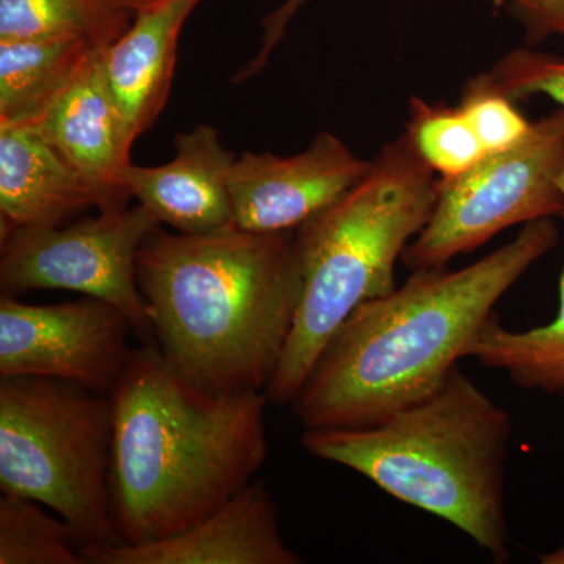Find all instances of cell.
I'll use <instances>...</instances> for the list:
<instances>
[{
  "mask_svg": "<svg viewBox=\"0 0 564 564\" xmlns=\"http://www.w3.org/2000/svg\"><path fill=\"white\" fill-rule=\"evenodd\" d=\"M552 218L466 269L415 270L336 329L291 408L304 429H364L437 391L467 358L494 306L558 243Z\"/></svg>",
  "mask_w": 564,
  "mask_h": 564,
  "instance_id": "1",
  "label": "cell"
},
{
  "mask_svg": "<svg viewBox=\"0 0 564 564\" xmlns=\"http://www.w3.org/2000/svg\"><path fill=\"white\" fill-rule=\"evenodd\" d=\"M111 511L122 544L198 524L258 477L269 456L263 391L209 392L147 340L110 392Z\"/></svg>",
  "mask_w": 564,
  "mask_h": 564,
  "instance_id": "2",
  "label": "cell"
},
{
  "mask_svg": "<svg viewBox=\"0 0 564 564\" xmlns=\"http://www.w3.org/2000/svg\"><path fill=\"white\" fill-rule=\"evenodd\" d=\"M137 281L151 340L182 377L209 392L265 391L302 291L293 232L161 226L141 245Z\"/></svg>",
  "mask_w": 564,
  "mask_h": 564,
  "instance_id": "3",
  "label": "cell"
},
{
  "mask_svg": "<svg viewBox=\"0 0 564 564\" xmlns=\"http://www.w3.org/2000/svg\"><path fill=\"white\" fill-rule=\"evenodd\" d=\"M513 422L473 380L452 370L421 402L364 429H306L303 447L369 478L400 502L466 533L505 563V463Z\"/></svg>",
  "mask_w": 564,
  "mask_h": 564,
  "instance_id": "4",
  "label": "cell"
},
{
  "mask_svg": "<svg viewBox=\"0 0 564 564\" xmlns=\"http://www.w3.org/2000/svg\"><path fill=\"white\" fill-rule=\"evenodd\" d=\"M361 184L293 232L299 306L269 403L291 404L307 373L352 311L391 293L397 261L432 217L440 181L408 137L389 141Z\"/></svg>",
  "mask_w": 564,
  "mask_h": 564,
  "instance_id": "5",
  "label": "cell"
},
{
  "mask_svg": "<svg viewBox=\"0 0 564 564\" xmlns=\"http://www.w3.org/2000/svg\"><path fill=\"white\" fill-rule=\"evenodd\" d=\"M110 395L70 381L0 377V489L69 522L84 544H117Z\"/></svg>",
  "mask_w": 564,
  "mask_h": 564,
  "instance_id": "6",
  "label": "cell"
},
{
  "mask_svg": "<svg viewBox=\"0 0 564 564\" xmlns=\"http://www.w3.org/2000/svg\"><path fill=\"white\" fill-rule=\"evenodd\" d=\"M564 217V110L534 121L524 140L440 181L432 217L403 251L408 269H443L516 225Z\"/></svg>",
  "mask_w": 564,
  "mask_h": 564,
  "instance_id": "7",
  "label": "cell"
},
{
  "mask_svg": "<svg viewBox=\"0 0 564 564\" xmlns=\"http://www.w3.org/2000/svg\"><path fill=\"white\" fill-rule=\"evenodd\" d=\"M161 223L143 206L99 210L61 228H20L2 239L0 292L70 291L117 306L151 340L147 304L137 281V258Z\"/></svg>",
  "mask_w": 564,
  "mask_h": 564,
  "instance_id": "8",
  "label": "cell"
},
{
  "mask_svg": "<svg viewBox=\"0 0 564 564\" xmlns=\"http://www.w3.org/2000/svg\"><path fill=\"white\" fill-rule=\"evenodd\" d=\"M132 332L128 315L91 296L28 304L2 295L0 377L55 378L110 395L131 359Z\"/></svg>",
  "mask_w": 564,
  "mask_h": 564,
  "instance_id": "9",
  "label": "cell"
},
{
  "mask_svg": "<svg viewBox=\"0 0 564 564\" xmlns=\"http://www.w3.org/2000/svg\"><path fill=\"white\" fill-rule=\"evenodd\" d=\"M373 162L358 158L339 137L321 132L289 158L245 151L234 162V225L252 232H295L366 180Z\"/></svg>",
  "mask_w": 564,
  "mask_h": 564,
  "instance_id": "10",
  "label": "cell"
},
{
  "mask_svg": "<svg viewBox=\"0 0 564 564\" xmlns=\"http://www.w3.org/2000/svg\"><path fill=\"white\" fill-rule=\"evenodd\" d=\"M87 564H300L280 529L265 481H251L184 532L144 544H84Z\"/></svg>",
  "mask_w": 564,
  "mask_h": 564,
  "instance_id": "11",
  "label": "cell"
},
{
  "mask_svg": "<svg viewBox=\"0 0 564 564\" xmlns=\"http://www.w3.org/2000/svg\"><path fill=\"white\" fill-rule=\"evenodd\" d=\"M102 51L93 52L61 98L31 126L99 192V210H109L128 207L132 199L126 173L135 141L111 95Z\"/></svg>",
  "mask_w": 564,
  "mask_h": 564,
  "instance_id": "12",
  "label": "cell"
},
{
  "mask_svg": "<svg viewBox=\"0 0 564 564\" xmlns=\"http://www.w3.org/2000/svg\"><path fill=\"white\" fill-rule=\"evenodd\" d=\"M176 155L159 166H129L126 187L131 198L174 232L207 234L234 225L229 181L237 155L226 150L220 133L198 124L174 139Z\"/></svg>",
  "mask_w": 564,
  "mask_h": 564,
  "instance_id": "13",
  "label": "cell"
},
{
  "mask_svg": "<svg viewBox=\"0 0 564 564\" xmlns=\"http://www.w3.org/2000/svg\"><path fill=\"white\" fill-rule=\"evenodd\" d=\"M90 207L101 209L99 192L35 126H0V240L61 226Z\"/></svg>",
  "mask_w": 564,
  "mask_h": 564,
  "instance_id": "14",
  "label": "cell"
},
{
  "mask_svg": "<svg viewBox=\"0 0 564 564\" xmlns=\"http://www.w3.org/2000/svg\"><path fill=\"white\" fill-rule=\"evenodd\" d=\"M203 0H154L102 51L104 69L129 135L137 141L161 117L172 91L185 21Z\"/></svg>",
  "mask_w": 564,
  "mask_h": 564,
  "instance_id": "15",
  "label": "cell"
},
{
  "mask_svg": "<svg viewBox=\"0 0 564 564\" xmlns=\"http://www.w3.org/2000/svg\"><path fill=\"white\" fill-rule=\"evenodd\" d=\"M98 51L70 35L0 40V126H31Z\"/></svg>",
  "mask_w": 564,
  "mask_h": 564,
  "instance_id": "16",
  "label": "cell"
},
{
  "mask_svg": "<svg viewBox=\"0 0 564 564\" xmlns=\"http://www.w3.org/2000/svg\"><path fill=\"white\" fill-rule=\"evenodd\" d=\"M154 0H0V40L70 35L106 50Z\"/></svg>",
  "mask_w": 564,
  "mask_h": 564,
  "instance_id": "17",
  "label": "cell"
},
{
  "mask_svg": "<svg viewBox=\"0 0 564 564\" xmlns=\"http://www.w3.org/2000/svg\"><path fill=\"white\" fill-rule=\"evenodd\" d=\"M467 358L507 375L519 388L547 393L564 402V267L554 321L527 332H513L492 314Z\"/></svg>",
  "mask_w": 564,
  "mask_h": 564,
  "instance_id": "18",
  "label": "cell"
},
{
  "mask_svg": "<svg viewBox=\"0 0 564 564\" xmlns=\"http://www.w3.org/2000/svg\"><path fill=\"white\" fill-rule=\"evenodd\" d=\"M43 505L0 496V564H87L79 533Z\"/></svg>",
  "mask_w": 564,
  "mask_h": 564,
  "instance_id": "19",
  "label": "cell"
},
{
  "mask_svg": "<svg viewBox=\"0 0 564 564\" xmlns=\"http://www.w3.org/2000/svg\"><path fill=\"white\" fill-rule=\"evenodd\" d=\"M404 135L440 180L459 176L488 155L458 107L411 99Z\"/></svg>",
  "mask_w": 564,
  "mask_h": 564,
  "instance_id": "20",
  "label": "cell"
},
{
  "mask_svg": "<svg viewBox=\"0 0 564 564\" xmlns=\"http://www.w3.org/2000/svg\"><path fill=\"white\" fill-rule=\"evenodd\" d=\"M516 102L491 73L478 74L463 88L456 107L474 129L486 154L510 150L532 129L533 122L527 120Z\"/></svg>",
  "mask_w": 564,
  "mask_h": 564,
  "instance_id": "21",
  "label": "cell"
},
{
  "mask_svg": "<svg viewBox=\"0 0 564 564\" xmlns=\"http://www.w3.org/2000/svg\"><path fill=\"white\" fill-rule=\"evenodd\" d=\"M494 79L516 101L545 95L564 110V58L547 52L516 50L491 69Z\"/></svg>",
  "mask_w": 564,
  "mask_h": 564,
  "instance_id": "22",
  "label": "cell"
},
{
  "mask_svg": "<svg viewBox=\"0 0 564 564\" xmlns=\"http://www.w3.org/2000/svg\"><path fill=\"white\" fill-rule=\"evenodd\" d=\"M306 2L307 0H285L276 10H273L272 13L263 18L261 50L256 52L254 57L247 65L237 70L232 82H247L262 73L267 63L270 62L273 51L276 50L278 44L284 39L289 24H291L293 18L296 17V13L303 9Z\"/></svg>",
  "mask_w": 564,
  "mask_h": 564,
  "instance_id": "23",
  "label": "cell"
},
{
  "mask_svg": "<svg viewBox=\"0 0 564 564\" xmlns=\"http://www.w3.org/2000/svg\"><path fill=\"white\" fill-rule=\"evenodd\" d=\"M508 3L524 22L532 43L547 36L564 39V0H508Z\"/></svg>",
  "mask_w": 564,
  "mask_h": 564,
  "instance_id": "24",
  "label": "cell"
}]
</instances>
